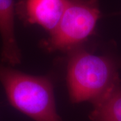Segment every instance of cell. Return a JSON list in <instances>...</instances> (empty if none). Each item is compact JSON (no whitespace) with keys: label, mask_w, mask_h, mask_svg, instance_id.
I'll use <instances>...</instances> for the list:
<instances>
[{"label":"cell","mask_w":121,"mask_h":121,"mask_svg":"<svg viewBox=\"0 0 121 121\" xmlns=\"http://www.w3.org/2000/svg\"><path fill=\"white\" fill-rule=\"evenodd\" d=\"M69 52L67 82L72 102L93 104L120 81L116 64L109 57L91 54L81 47Z\"/></svg>","instance_id":"obj_2"},{"label":"cell","mask_w":121,"mask_h":121,"mask_svg":"<svg viewBox=\"0 0 121 121\" xmlns=\"http://www.w3.org/2000/svg\"><path fill=\"white\" fill-rule=\"evenodd\" d=\"M65 5V0H19L15 4V12L24 24H36L51 33L59 21Z\"/></svg>","instance_id":"obj_4"},{"label":"cell","mask_w":121,"mask_h":121,"mask_svg":"<svg viewBox=\"0 0 121 121\" xmlns=\"http://www.w3.org/2000/svg\"><path fill=\"white\" fill-rule=\"evenodd\" d=\"M13 0H0V35L2 40L1 60L10 65L21 63V52L15 35Z\"/></svg>","instance_id":"obj_5"},{"label":"cell","mask_w":121,"mask_h":121,"mask_svg":"<svg viewBox=\"0 0 121 121\" xmlns=\"http://www.w3.org/2000/svg\"><path fill=\"white\" fill-rule=\"evenodd\" d=\"M0 83L10 105L35 121H62L56 111L52 82L0 63Z\"/></svg>","instance_id":"obj_1"},{"label":"cell","mask_w":121,"mask_h":121,"mask_svg":"<svg viewBox=\"0 0 121 121\" xmlns=\"http://www.w3.org/2000/svg\"><path fill=\"white\" fill-rule=\"evenodd\" d=\"M92 104L93 110L89 115L92 121H121V80Z\"/></svg>","instance_id":"obj_6"},{"label":"cell","mask_w":121,"mask_h":121,"mask_svg":"<svg viewBox=\"0 0 121 121\" xmlns=\"http://www.w3.org/2000/svg\"><path fill=\"white\" fill-rule=\"evenodd\" d=\"M101 16L98 0H65L63 12L45 43L50 51H71L95 31Z\"/></svg>","instance_id":"obj_3"}]
</instances>
